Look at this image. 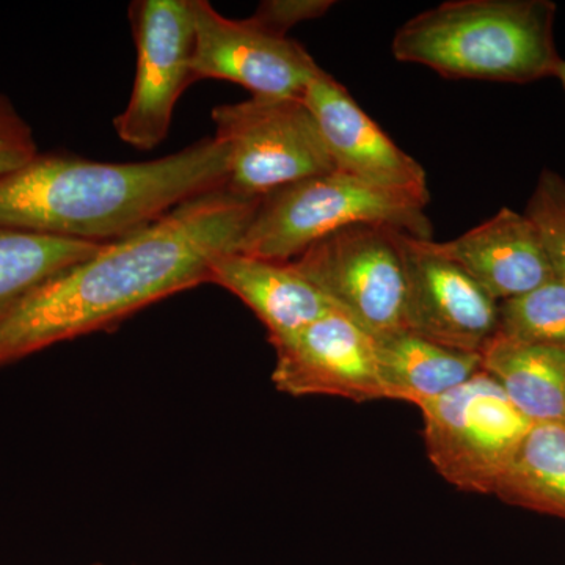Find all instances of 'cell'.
<instances>
[{
    "mask_svg": "<svg viewBox=\"0 0 565 565\" xmlns=\"http://www.w3.org/2000/svg\"><path fill=\"white\" fill-rule=\"evenodd\" d=\"M258 203L203 193L44 278L0 310V367L210 282L211 264L237 252Z\"/></svg>",
    "mask_w": 565,
    "mask_h": 565,
    "instance_id": "cell-1",
    "label": "cell"
},
{
    "mask_svg": "<svg viewBox=\"0 0 565 565\" xmlns=\"http://www.w3.org/2000/svg\"><path fill=\"white\" fill-rule=\"evenodd\" d=\"M226 180L228 151L214 137L143 162L39 152L0 174V228L109 244L195 196L225 189Z\"/></svg>",
    "mask_w": 565,
    "mask_h": 565,
    "instance_id": "cell-2",
    "label": "cell"
},
{
    "mask_svg": "<svg viewBox=\"0 0 565 565\" xmlns=\"http://www.w3.org/2000/svg\"><path fill=\"white\" fill-rule=\"evenodd\" d=\"M557 7L550 0H449L396 32V61L446 79L533 84L556 77Z\"/></svg>",
    "mask_w": 565,
    "mask_h": 565,
    "instance_id": "cell-3",
    "label": "cell"
},
{
    "mask_svg": "<svg viewBox=\"0 0 565 565\" xmlns=\"http://www.w3.org/2000/svg\"><path fill=\"white\" fill-rule=\"evenodd\" d=\"M426 207L404 193L384 191L334 170L264 195L237 253L288 263L322 237L359 223L433 241Z\"/></svg>",
    "mask_w": 565,
    "mask_h": 565,
    "instance_id": "cell-4",
    "label": "cell"
},
{
    "mask_svg": "<svg viewBox=\"0 0 565 565\" xmlns=\"http://www.w3.org/2000/svg\"><path fill=\"white\" fill-rule=\"evenodd\" d=\"M214 139L228 151L225 189L262 200L292 182L337 170L302 98L252 96L211 111Z\"/></svg>",
    "mask_w": 565,
    "mask_h": 565,
    "instance_id": "cell-5",
    "label": "cell"
},
{
    "mask_svg": "<svg viewBox=\"0 0 565 565\" xmlns=\"http://www.w3.org/2000/svg\"><path fill=\"white\" fill-rule=\"evenodd\" d=\"M419 408L430 463L449 484L468 493L497 492L534 424L482 370Z\"/></svg>",
    "mask_w": 565,
    "mask_h": 565,
    "instance_id": "cell-6",
    "label": "cell"
},
{
    "mask_svg": "<svg viewBox=\"0 0 565 565\" xmlns=\"http://www.w3.org/2000/svg\"><path fill=\"white\" fill-rule=\"evenodd\" d=\"M394 232L371 223L345 226L288 264L377 340L405 330V275Z\"/></svg>",
    "mask_w": 565,
    "mask_h": 565,
    "instance_id": "cell-7",
    "label": "cell"
},
{
    "mask_svg": "<svg viewBox=\"0 0 565 565\" xmlns=\"http://www.w3.org/2000/svg\"><path fill=\"white\" fill-rule=\"evenodd\" d=\"M131 14L137 65L131 98L115 117L118 137L139 151L167 139L174 107L193 84L195 22L192 0H139Z\"/></svg>",
    "mask_w": 565,
    "mask_h": 565,
    "instance_id": "cell-8",
    "label": "cell"
},
{
    "mask_svg": "<svg viewBox=\"0 0 565 565\" xmlns=\"http://www.w3.org/2000/svg\"><path fill=\"white\" fill-rule=\"evenodd\" d=\"M405 275L404 329L455 351L481 353L498 330V307L434 241L394 232Z\"/></svg>",
    "mask_w": 565,
    "mask_h": 565,
    "instance_id": "cell-9",
    "label": "cell"
},
{
    "mask_svg": "<svg viewBox=\"0 0 565 565\" xmlns=\"http://www.w3.org/2000/svg\"><path fill=\"white\" fill-rule=\"evenodd\" d=\"M193 76L243 85L253 96L302 98L321 66L302 44L253 18L230 20L206 0H192Z\"/></svg>",
    "mask_w": 565,
    "mask_h": 565,
    "instance_id": "cell-10",
    "label": "cell"
},
{
    "mask_svg": "<svg viewBox=\"0 0 565 565\" xmlns=\"http://www.w3.org/2000/svg\"><path fill=\"white\" fill-rule=\"evenodd\" d=\"M275 351L273 382L289 396L385 399L377 373L375 340L340 311L281 340Z\"/></svg>",
    "mask_w": 565,
    "mask_h": 565,
    "instance_id": "cell-11",
    "label": "cell"
},
{
    "mask_svg": "<svg viewBox=\"0 0 565 565\" xmlns=\"http://www.w3.org/2000/svg\"><path fill=\"white\" fill-rule=\"evenodd\" d=\"M302 99L337 170L374 188L429 204L422 163L401 150L340 82L321 68L305 88Z\"/></svg>",
    "mask_w": 565,
    "mask_h": 565,
    "instance_id": "cell-12",
    "label": "cell"
},
{
    "mask_svg": "<svg viewBox=\"0 0 565 565\" xmlns=\"http://www.w3.org/2000/svg\"><path fill=\"white\" fill-rule=\"evenodd\" d=\"M434 247L459 264L497 302L523 296L556 277L537 226L525 212L511 207Z\"/></svg>",
    "mask_w": 565,
    "mask_h": 565,
    "instance_id": "cell-13",
    "label": "cell"
},
{
    "mask_svg": "<svg viewBox=\"0 0 565 565\" xmlns=\"http://www.w3.org/2000/svg\"><path fill=\"white\" fill-rule=\"evenodd\" d=\"M210 282L250 308L266 327L269 343L291 337L334 311L333 305L288 263L226 253L211 264Z\"/></svg>",
    "mask_w": 565,
    "mask_h": 565,
    "instance_id": "cell-14",
    "label": "cell"
},
{
    "mask_svg": "<svg viewBox=\"0 0 565 565\" xmlns=\"http://www.w3.org/2000/svg\"><path fill=\"white\" fill-rule=\"evenodd\" d=\"M385 399L422 407L470 381L482 370L481 353L455 351L399 330L375 340Z\"/></svg>",
    "mask_w": 565,
    "mask_h": 565,
    "instance_id": "cell-15",
    "label": "cell"
},
{
    "mask_svg": "<svg viewBox=\"0 0 565 565\" xmlns=\"http://www.w3.org/2000/svg\"><path fill=\"white\" fill-rule=\"evenodd\" d=\"M482 371L530 422L565 419V348L494 337L482 352Z\"/></svg>",
    "mask_w": 565,
    "mask_h": 565,
    "instance_id": "cell-16",
    "label": "cell"
},
{
    "mask_svg": "<svg viewBox=\"0 0 565 565\" xmlns=\"http://www.w3.org/2000/svg\"><path fill=\"white\" fill-rule=\"evenodd\" d=\"M494 494L565 520V419L533 424Z\"/></svg>",
    "mask_w": 565,
    "mask_h": 565,
    "instance_id": "cell-17",
    "label": "cell"
},
{
    "mask_svg": "<svg viewBox=\"0 0 565 565\" xmlns=\"http://www.w3.org/2000/svg\"><path fill=\"white\" fill-rule=\"evenodd\" d=\"M102 245L0 228V310Z\"/></svg>",
    "mask_w": 565,
    "mask_h": 565,
    "instance_id": "cell-18",
    "label": "cell"
},
{
    "mask_svg": "<svg viewBox=\"0 0 565 565\" xmlns=\"http://www.w3.org/2000/svg\"><path fill=\"white\" fill-rule=\"evenodd\" d=\"M497 338L565 348V285L559 278L498 307Z\"/></svg>",
    "mask_w": 565,
    "mask_h": 565,
    "instance_id": "cell-19",
    "label": "cell"
},
{
    "mask_svg": "<svg viewBox=\"0 0 565 565\" xmlns=\"http://www.w3.org/2000/svg\"><path fill=\"white\" fill-rule=\"evenodd\" d=\"M525 214L537 226L556 277L565 285V178L555 170L539 174Z\"/></svg>",
    "mask_w": 565,
    "mask_h": 565,
    "instance_id": "cell-20",
    "label": "cell"
},
{
    "mask_svg": "<svg viewBox=\"0 0 565 565\" xmlns=\"http://www.w3.org/2000/svg\"><path fill=\"white\" fill-rule=\"evenodd\" d=\"M39 152L32 126L9 96L0 93V174L20 169Z\"/></svg>",
    "mask_w": 565,
    "mask_h": 565,
    "instance_id": "cell-21",
    "label": "cell"
},
{
    "mask_svg": "<svg viewBox=\"0 0 565 565\" xmlns=\"http://www.w3.org/2000/svg\"><path fill=\"white\" fill-rule=\"evenodd\" d=\"M333 6L332 0H266L252 18L269 31L288 36L294 25L319 20Z\"/></svg>",
    "mask_w": 565,
    "mask_h": 565,
    "instance_id": "cell-22",
    "label": "cell"
},
{
    "mask_svg": "<svg viewBox=\"0 0 565 565\" xmlns=\"http://www.w3.org/2000/svg\"><path fill=\"white\" fill-rule=\"evenodd\" d=\"M556 79L561 82L565 92V61L561 62L559 68H557Z\"/></svg>",
    "mask_w": 565,
    "mask_h": 565,
    "instance_id": "cell-23",
    "label": "cell"
},
{
    "mask_svg": "<svg viewBox=\"0 0 565 565\" xmlns=\"http://www.w3.org/2000/svg\"><path fill=\"white\" fill-rule=\"evenodd\" d=\"M93 565H104V564H93Z\"/></svg>",
    "mask_w": 565,
    "mask_h": 565,
    "instance_id": "cell-24",
    "label": "cell"
}]
</instances>
